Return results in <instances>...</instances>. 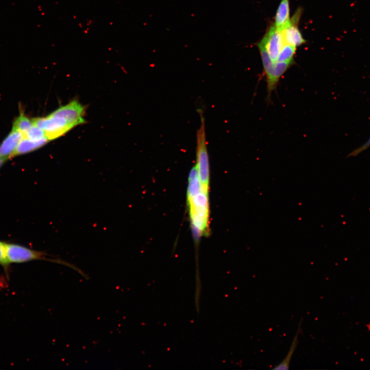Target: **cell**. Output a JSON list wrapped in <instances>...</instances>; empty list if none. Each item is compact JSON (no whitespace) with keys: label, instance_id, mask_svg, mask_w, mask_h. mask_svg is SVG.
I'll return each instance as SVG.
<instances>
[{"label":"cell","instance_id":"6da1fadb","mask_svg":"<svg viewBox=\"0 0 370 370\" xmlns=\"http://www.w3.org/2000/svg\"><path fill=\"white\" fill-rule=\"evenodd\" d=\"M187 201L195 238L197 239L208 234L209 231V195L201 190L198 182L189 183Z\"/></svg>","mask_w":370,"mask_h":370},{"label":"cell","instance_id":"7a4b0ae2","mask_svg":"<svg viewBox=\"0 0 370 370\" xmlns=\"http://www.w3.org/2000/svg\"><path fill=\"white\" fill-rule=\"evenodd\" d=\"M4 252L6 261L10 266L12 263H24L35 260H45L66 265L81 273L76 267L64 261L48 257L49 254L45 252L37 251L22 245L5 242Z\"/></svg>","mask_w":370,"mask_h":370},{"label":"cell","instance_id":"3957f363","mask_svg":"<svg viewBox=\"0 0 370 370\" xmlns=\"http://www.w3.org/2000/svg\"><path fill=\"white\" fill-rule=\"evenodd\" d=\"M201 124L197 132L196 165L201 190L209 195V162L207 146L204 118L200 112Z\"/></svg>","mask_w":370,"mask_h":370},{"label":"cell","instance_id":"277c9868","mask_svg":"<svg viewBox=\"0 0 370 370\" xmlns=\"http://www.w3.org/2000/svg\"><path fill=\"white\" fill-rule=\"evenodd\" d=\"M32 122L34 125L44 131L48 140L59 137L74 127L65 119L50 115L46 117L33 118Z\"/></svg>","mask_w":370,"mask_h":370},{"label":"cell","instance_id":"5b68a950","mask_svg":"<svg viewBox=\"0 0 370 370\" xmlns=\"http://www.w3.org/2000/svg\"><path fill=\"white\" fill-rule=\"evenodd\" d=\"M301 14V9L298 8L287 23L281 28L285 43L296 48L306 42L298 27Z\"/></svg>","mask_w":370,"mask_h":370},{"label":"cell","instance_id":"8992f818","mask_svg":"<svg viewBox=\"0 0 370 370\" xmlns=\"http://www.w3.org/2000/svg\"><path fill=\"white\" fill-rule=\"evenodd\" d=\"M84 107L77 100H73L58 108L50 115L63 118L75 126L84 122Z\"/></svg>","mask_w":370,"mask_h":370},{"label":"cell","instance_id":"52a82bcc","mask_svg":"<svg viewBox=\"0 0 370 370\" xmlns=\"http://www.w3.org/2000/svg\"><path fill=\"white\" fill-rule=\"evenodd\" d=\"M267 52L273 62H276L279 54L285 44L282 30L273 24L262 38Z\"/></svg>","mask_w":370,"mask_h":370},{"label":"cell","instance_id":"ba28073f","mask_svg":"<svg viewBox=\"0 0 370 370\" xmlns=\"http://www.w3.org/2000/svg\"><path fill=\"white\" fill-rule=\"evenodd\" d=\"M24 134L18 131L12 129L0 144V157L8 160L15 151Z\"/></svg>","mask_w":370,"mask_h":370},{"label":"cell","instance_id":"9c48e42d","mask_svg":"<svg viewBox=\"0 0 370 370\" xmlns=\"http://www.w3.org/2000/svg\"><path fill=\"white\" fill-rule=\"evenodd\" d=\"M292 62H275L272 75L267 82V99H270L272 92L276 89L280 79L292 65Z\"/></svg>","mask_w":370,"mask_h":370},{"label":"cell","instance_id":"30bf717a","mask_svg":"<svg viewBox=\"0 0 370 370\" xmlns=\"http://www.w3.org/2000/svg\"><path fill=\"white\" fill-rule=\"evenodd\" d=\"M48 141V140L46 138L39 140H33L24 137L18 144L11 158L31 152L45 145Z\"/></svg>","mask_w":370,"mask_h":370},{"label":"cell","instance_id":"8fae6325","mask_svg":"<svg viewBox=\"0 0 370 370\" xmlns=\"http://www.w3.org/2000/svg\"><path fill=\"white\" fill-rule=\"evenodd\" d=\"M289 19V0H281L276 12L274 25L278 28H282Z\"/></svg>","mask_w":370,"mask_h":370},{"label":"cell","instance_id":"7c38bea8","mask_svg":"<svg viewBox=\"0 0 370 370\" xmlns=\"http://www.w3.org/2000/svg\"><path fill=\"white\" fill-rule=\"evenodd\" d=\"M301 324L299 325V327L297 333L293 339L289 350L287 353L286 356L285 357L284 360L280 363L279 364L275 366L272 369H288L289 367L290 362L292 358V356L297 347L299 340L298 336L300 334L301 331Z\"/></svg>","mask_w":370,"mask_h":370},{"label":"cell","instance_id":"4fadbf2b","mask_svg":"<svg viewBox=\"0 0 370 370\" xmlns=\"http://www.w3.org/2000/svg\"><path fill=\"white\" fill-rule=\"evenodd\" d=\"M33 125L32 119H30L23 112H20L13 121L12 128L20 131L24 135Z\"/></svg>","mask_w":370,"mask_h":370},{"label":"cell","instance_id":"5bb4252c","mask_svg":"<svg viewBox=\"0 0 370 370\" xmlns=\"http://www.w3.org/2000/svg\"><path fill=\"white\" fill-rule=\"evenodd\" d=\"M296 47L285 43L280 51L276 62L293 63Z\"/></svg>","mask_w":370,"mask_h":370},{"label":"cell","instance_id":"9a60e30c","mask_svg":"<svg viewBox=\"0 0 370 370\" xmlns=\"http://www.w3.org/2000/svg\"><path fill=\"white\" fill-rule=\"evenodd\" d=\"M24 137L33 140H39L46 138L44 131L34 125L24 134Z\"/></svg>","mask_w":370,"mask_h":370},{"label":"cell","instance_id":"2e32d148","mask_svg":"<svg viewBox=\"0 0 370 370\" xmlns=\"http://www.w3.org/2000/svg\"><path fill=\"white\" fill-rule=\"evenodd\" d=\"M5 242L0 240V265L4 268L5 273L8 274L10 266L7 264L4 252Z\"/></svg>","mask_w":370,"mask_h":370},{"label":"cell","instance_id":"e0dca14e","mask_svg":"<svg viewBox=\"0 0 370 370\" xmlns=\"http://www.w3.org/2000/svg\"><path fill=\"white\" fill-rule=\"evenodd\" d=\"M370 146V138L368 141L362 146L356 149L349 154V156H356L363 151L366 150Z\"/></svg>","mask_w":370,"mask_h":370},{"label":"cell","instance_id":"ac0fdd59","mask_svg":"<svg viewBox=\"0 0 370 370\" xmlns=\"http://www.w3.org/2000/svg\"><path fill=\"white\" fill-rule=\"evenodd\" d=\"M7 160L0 157V168L3 165Z\"/></svg>","mask_w":370,"mask_h":370}]
</instances>
